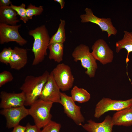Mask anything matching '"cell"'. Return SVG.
<instances>
[{"label": "cell", "mask_w": 132, "mask_h": 132, "mask_svg": "<svg viewBox=\"0 0 132 132\" xmlns=\"http://www.w3.org/2000/svg\"><path fill=\"white\" fill-rule=\"evenodd\" d=\"M50 74L48 71H46L38 76L28 75L26 77L23 83L20 88L25 96L24 106H31L39 99Z\"/></svg>", "instance_id": "obj_1"}, {"label": "cell", "mask_w": 132, "mask_h": 132, "mask_svg": "<svg viewBox=\"0 0 132 132\" xmlns=\"http://www.w3.org/2000/svg\"><path fill=\"white\" fill-rule=\"evenodd\" d=\"M28 34L34 39L32 50L34 58L32 65L35 66L42 62L47 55V50L50 38L48 30L44 25L30 30Z\"/></svg>", "instance_id": "obj_2"}, {"label": "cell", "mask_w": 132, "mask_h": 132, "mask_svg": "<svg viewBox=\"0 0 132 132\" xmlns=\"http://www.w3.org/2000/svg\"><path fill=\"white\" fill-rule=\"evenodd\" d=\"M53 103L39 99L28 109L29 115L33 118L35 125L40 128L44 127L51 120L50 111Z\"/></svg>", "instance_id": "obj_3"}, {"label": "cell", "mask_w": 132, "mask_h": 132, "mask_svg": "<svg viewBox=\"0 0 132 132\" xmlns=\"http://www.w3.org/2000/svg\"><path fill=\"white\" fill-rule=\"evenodd\" d=\"M74 61H80L82 66L86 70L85 73L90 78L95 76L98 66L96 60L88 46L80 44L74 49L72 54Z\"/></svg>", "instance_id": "obj_4"}, {"label": "cell", "mask_w": 132, "mask_h": 132, "mask_svg": "<svg viewBox=\"0 0 132 132\" xmlns=\"http://www.w3.org/2000/svg\"><path fill=\"white\" fill-rule=\"evenodd\" d=\"M132 106V98L125 100L112 99L103 98L96 104L94 116L98 118L107 112L119 111Z\"/></svg>", "instance_id": "obj_5"}, {"label": "cell", "mask_w": 132, "mask_h": 132, "mask_svg": "<svg viewBox=\"0 0 132 132\" xmlns=\"http://www.w3.org/2000/svg\"><path fill=\"white\" fill-rule=\"evenodd\" d=\"M51 72L55 82L61 91H66L72 87L74 78L68 65L64 63L59 64Z\"/></svg>", "instance_id": "obj_6"}, {"label": "cell", "mask_w": 132, "mask_h": 132, "mask_svg": "<svg viewBox=\"0 0 132 132\" xmlns=\"http://www.w3.org/2000/svg\"><path fill=\"white\" fill-rule=\"evenodd\" d=\"M85 11V13L80 16L81 22H90L97 25L102 32H107L108 37L112 35H115L116 34L117 30L113 26L110 18L98 17L94 14L90 8H86Z\"/></svg>", "instance_id": "obj_7"}, {"label": "cell", "mask_w": 132, "mask_h": 132, "mask_svg": "<svg viewBox=\"0 0 132 132\" xmlns=\"http://www.w3.org/2000/svg\"><path fill=\"white\" fill-rule=\"evenodd\" d=\"M61 103L64 112L77 125L82 126L85 118L81 111V107L76 105L71 96L64 93H60Z\"/></svg>", "instance_id": "obj_8"}, {"label": "cell", "mask_w": 132, "mask_h": 132, "mask_svg": "<svg viewBox=\"0 0 132 132\" xmlns=\"http://www.w3.org/2000/svg\"><path fill=\"white\" fill-rule=\"evenodd\" d=\"M21 24L11 25L0 23V43L3 44L11 42H16L21 46H23L27 42L20 34L18 29Z\"/></svg>", "instance_id": "obj_9"}, {"label": "cell", "mask_w": 132, "mask_h": 132, "mask_svg": "<svg viewBox=\"0 0 132 132\" xmlns=\"http://www.w3.org/2000/svg\"><path fill=\"white\" fill-rule=\"evenodd\" d=\"M91 53L96 60L103 65L111 63L114 58L113 51L102 39L97 40L91 47Z\"/></svg>", "instance_id": "obj_10"}, {"label": "cell", "mask_w": 132, "mask_h": 132, "mask_svg": "<svg viewBox=\"0 0 132 132\" xmlns=\"http://www.w3.org/2000/svg\"><path fill=\"white\" fill-rule=\"evenodd\" d=\"M0 114L4 116L6 121V127L8 129L14 128L19 125L22 119L29 115V109L24 106L3 109Z\"/></svg>", "instance_id": "obj_11"}, {"label": "cell", "mask_w": 132, "mask_h": 132, "mask_svg": "<svg viewBox=\"0 0 132 132\" xmlns=\"http://www.w3.org/2000/svg\"><path fill=\"white\" fill-rule=\"evenodd\" d=\"M60 90L51 72L43 88L39 99L45 101L60 104Z\"/></svg>", "instance_id": "obj_12"}, {"label": "cell", "mask_w": 132, "mask_h": 132, "mask_svg": "<svg viewBox=\"0 0 132 132\" xmlns=\"http://www.w3.org/2000/svg\"><path fill=\"white\" fill-rule=\"evenodd\" d=\"M0 97L1 99L0 107L2 109L24 106L25 97L22 92L16 93L2 91L0 93Z\"/></svg>", "instance_id": "obj_13"}, {"label": "cell", "mask_w": 132, "mask_h": 132, "mask_svg": "<svg viewBox=\"0 0 132 132\" xmlns=\"http://www.w3.org/2000/svg\"><path fill=\"white\" fill-rule=\"evenodd\" d=\"M87 122L82 126L88 132H112L114 125L112 117L109 115L100 123L96 122L91 119L88 121Z\"/></svg>", "instance_id": "obj_14"}, {"label": "cell", "mask_w": 132, "mask_h": 132, "mask_svg": "<svg viewBox=\"0 0 132 132\" xmlns=\"http://www.w3.org/2000/svg\"><path fill=\"white\" fill-rule=\"evenodd\" d=\"M27 61V50L18 47H14L13 49L9 64L11 68L19 70L26 65Z\"/></svg>", "instance_id": "obj_15"}, {"label": "cell", "mask_w": 132, "mask_h": 132, "mask_svg": "<svg viewBox=\"0 0 132 132\" xmlns=\"http://www.w3.org/2000/svg\"><path fill=\"white\" fill-rule=\"evenodd\" d=\"M114 125L129 126L132 125V108L118 111L112 117Z\"/></svg>", "instance_id": "obj_16"}, {"label": "cell", "mask_w": 132, "mask_h": 132, "mask_svg": "<svg viewBox=\"0 0 132 132\" xmlns=\"http://www.w3.org/2000/svg\"><path fill=\"white\" fill-rule=\"evenodd\" d=\"M16 12L10 6L0 7V23L11 25H17L20 21Z\"/></svg>", "instance_id": "obj_17"}, {"label": "cell", "mask_w": 132, "mask_h": 132, "mask_svg": "<svg viewBox=\"0 0 132 132\" xmlns=\"http://www.w3.org/2000/svg\"><path fill=\"white\" fill-rule=\"evenodd\" d=\"M124 33L123 38L116 43V50L117 53H119L123 49H124L127 51V53L126 62L127 67L128 63L129 61V54L132 52V31L128 32L125 31Z\"/></svg>", "instance_id": "obj_18"}, {"label": "cell", "mask_w": 132, "mask_h": 132, "mask_svg": "<svg viewBox=\"0 0 132 132\" xmlns=\"http://www.w3.org/2000/svg\"><path fill=\"white\" fill-rule=\"evenodd\" d=\"M48 58L59 63L63 60L64 46L63 43H56L49 44Z\"/></svg>", "instance_id": "obj_19"}, {"label": "cell", "mask_w": 132, "mask_h": 132, "mask_svg": "<svg viewBox=\"0 0 132 132\" xmlns=\"http://www.w3.org/2000/svg\"><path fill=\"white\" fill-rule=\"evenodd\" d=\"M71 97L73 100L80 103L88 101L90 98V93L86 89L75 86L71 92Z\"/></svg>", "instance_id": "obj_20"}, {"label": "cell", "mask_w": 132, "mask_h": 132, "mask_svg": "<svg viewBox=\"0 0 132 132\" xmlns=\"http://www.w3.org/2000/svg\"><path fill=\"white\" fill-rule=\"evenodd\" d=\"M65 20L61 19L60 20V23L57 30L50 38L49 44L56 43H63L65 42L66 39L65 30Z\"/></svg>", "instance_id": "obj_21"}, {"label": "cell", "mask_w": 132, "mask_h": 132, "mask_svg": "<svg viewBox=\"0 0 132 132\" xmlns=\"http://www.w3.org/2000/svg\"><path fill=\"white\" fill-rule=\"evenodd\" d=\"M43 10L44 9L42 6L36 7L30 4L26 9V15L29 20L32 19L33 16L40 15Z\"/></svg>", "instance_id": "obj_22"}, {"label": "cell", "mask_w": 132, "mask_h": 132, "mask_svg": "<svg viewBox=\"0 0 132 132\" xmlns=\"http://www.w3.org/2000/svg\"><path fill=\"white\" fill-rule=\"evenodd\" d=\"M10 6L16 12L17 15L19 16L20 19L24 23H26L29 19L26 14L25 4L22 3L19 6H17L11 3Z\"/></svg>", "instance_id": "obj_23"}, {"label": "cell", "mask_w": 132, "mask_h": 132, "mask_svg": "<svg viewBox=\"0 0 132 132\" xmlns=\"http://www.w3.org/2000/svg\"><path fill=\"white\" fill-rule=\"evenodd\" d=\"M12 52L11 47L4 48L0 53V62L6 65L9 64Z\"/></svg>", "instance_id": "obj_24"}, {"label": "cell", "mask_w": 132, "mask_h": 132, "mask_svg": "<svg viewBox=\"0 0 132 132\" xmlns=\"http://www.w3.org/2000/svg\"><path fill=\"white\" fill-rule=\"evenodd\" d=\"M61 127L60 123L51 120L43 128L41 132H59Z\"/></svg>", "instance_id": "obj_25"}, {"label": "cell", "mask_w": 132, "mask_h": 132, "mask_svg": "<svg viewBox=\"0 0 132 132\" xmlns=\"http://www.w3.org/2000/svg\"><path fill=\"white\" fill-rule=\"evenodd\" d=\"M13 77L10 71L4 70L0 73V87H1L6 83L12 81Z\"/></svg>", "instance_id": "obj_26"}, {"label": "cell", "mask_w": 132, "mask_h": 132, "mask_svg": "<svg viewBox=\"0 0 132 132\" xmlns=\"http://www.w3.org/2000/svg\"><path fill=\"white\" fill-rule=\"evenodd\" d=\"M25 126V132H41L40 129L35 125H32L28 123Z\"/></svg>", "instance_id": "obj_27"}, {"label": "cell", "mask_w": 132, "mask_h": 132, "mask_svg": "<svg viewBox=\"0 0 132 132\" xmlns=\"http://www.w3.org/2000/svg\"><path fill=\"white\" fill-rule=\"evenodd\" d=\"M13 128L11 132H25L26 127L19 125Z\"/></svg>", "instance_id": "obj_28"}, {"label": "cell", "mask_w": 132, "mask_h": 132, "mask_svg": "<svg viewBox=\"0 0 132 132\" xmlns=\"http://www.w3.org/2000/svg\"><path fill=\"white\" fill-rule=\"evenodd\" d=\"M11 3L10 0H0V7H5L9 6L10 4Z\"/></svg>", "instance_id": "obj_29"}, {"label": "cell", "mask_w": 132, "mask_h": 132, "mask_svg": "<svg viewBox=\"0 0 132 132\" xmlns=\"http://www.w3.org/2000/svg\"><path fill=\"white\" fill-rule=\"evenodd\" d=\"M54 1L60 4L61 9L64 8L65 3V1L64 0H55Z\"/></svg>", "instance_id": "obj_30"}, {"label": "cell", "mask_w": 132, "mask_h": 132, "mask_svg": "<svg viewBox=\"0 0 132 132\" xmlns=\"http://www.w3.org/2000/svg\"><path fill=\"white\" fill-rule=\"evenodd\" d=\"M131 108H132V106Z\"/></svg>", "instance_id": "obj_31"}]
</instances>
